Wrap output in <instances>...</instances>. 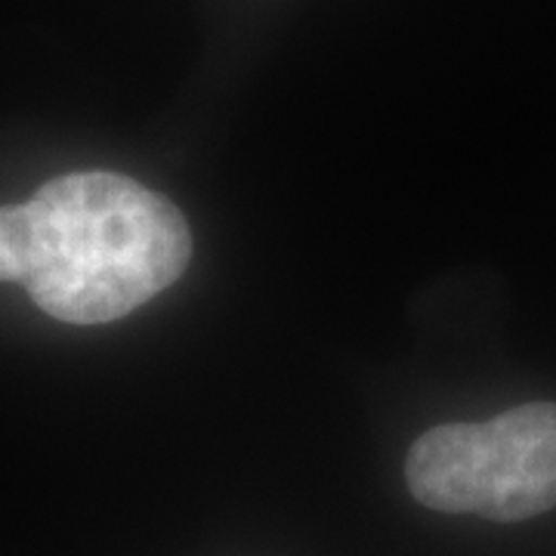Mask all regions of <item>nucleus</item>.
Segmentation results:
<instances>
[{
    "instance_id": "nucleus-1",
    "label": "nucleus",
    "mask_w": 556,
    "mask_h": 556,
    "mask_svg": "<svg viewBox=\"0 0 556 556\" xmlns=\"http://www.w3.org/2000/svg\"><path fill=\"white\" fill-rule=\"evenodd\" d=\"M177 204L112 170L65 174L0 207V281H20L50 318L102 325L139 309L189 266Z\"/></svg>"
},
{
    "instance_id": "nucleus-2",
    "label": "nucleus",
    "mask_w": 556,
    "mask_h": 556,
    "mask_svg": "<svg viewBox=\"0 0 556 556\" xmlns=\"http://www.w3.org/2000/svg\"><path fill=\"white\" fill-rule=\"evenodd\" d=\"M412 495L442 514L519 522L556 507V405L427 430L405 457Z\"/></svg>"
}]
</instances>
